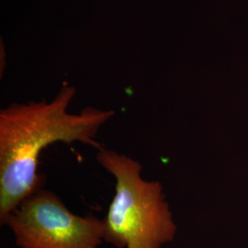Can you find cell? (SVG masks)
I'll list each match as a JSON object with an SVG mask.
<instances>
[{"label":"cell","instance_id":"7a4b0ae2","mask_svg":"<svg viewBox=\"0 0 248 248\" xmlns=\"http://www.w3.org/2000/svg\"><path fill=\"white\" fill-rule=\"evenodd\" d=\"M98 164L115 178V194L104 222V242L117 248H162L175 239L177 225L159 181L141 176L142 164L106 148Z\"/></svg>","mask_w":248,"mask_h":248},{"label":"cell","instance_id":"6da1fadb","mask_svg":"<svg viewBox=\"0 0 248 248\" xmlns=\"http://www.w3.org/2000/svg\"><path fill=\"white\" fill-rule=\"evenodd\" d=\"M76 89L63 86L52 101L13 103L0 112V222L29 196L43 188L37 172L41 153L55 142H81L101 148V127L115 112L86 108L67 112Z\"/></svg>","mask_w":248,"mask_h":248},{"label":"cell","instance_id":"3957f363","mask_svg":"<svg viewBox=\"0 0 248 248\" xmlns=\"http://www.w3.org/2000/svg\"><path fill=\"white\" fill-rule=\"evenodd\" d=\"M19 248H98L104 241V222L94 215L70 212L59 196L40 189L1 221Z\"/></svg>","mask_w":248,"mask_h":248}]
</instances>
